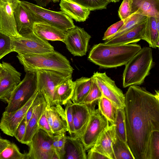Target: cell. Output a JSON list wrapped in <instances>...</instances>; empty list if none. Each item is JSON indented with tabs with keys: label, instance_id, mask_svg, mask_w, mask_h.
Masks as SVG:
<instances>
[{
	"label": "cell",
	"instance_id": "6da1fadb",
	"mask_svg": "<svg viewBox=\"0 0 159 159\" xmlns=\"http://www.w3.org/2000/svg\"><path fill=\"white\" fill-rule=\"evenodd\" d=\"M127 142L135 159H145L151 133L159 131V93L132 85L124 94Z\"/></svg>",
	"mask_w": 159,
	"mask_h": 159
},
{
	"label": "cell",
	"instance_id": "7a4b0ae2",
	"mask_svg": "<svg viewBox=\"0 0 159 159\" xmlns=\"http://www.w3.org/2000/svg\"><path fill=\"white\" fill-rule=\"evenodd\" d=\"M141 48L136 43L123 45L100 43L92 48L88 59L101 68H116L125 65Z\"/></svg>",
	"mask_w": 159,
	"mask_h": 159
},
{
	"label": "cell",
	"instance_id": "3957f363",
	"mask_svg": "<svg viewBox=\"0 0 159 159\" xmlns=\"http://www.w3.org/2000/svg\"><path fill=\"white\" fill-rule=\"evenodd\" d=\"M17 57L25 72L45 70L73 73L74 70L66 57L55 50L41 54H18Z\"/></svg>",
	"mask_w": 159,
	"mask_h": 159
},
{
	"label": "cell",
	"instance_id": "277c9868",
	"mask_svg": "<svg viewBox=\"0 0 159 159\" xmlns=\"http://www.w3.org/2000/svg\"><path fill=\"white\" fill-rule=\"evenodd\" d=\"M153 64L152 48L149 47L141 48L125 65L123 87L126 88L142 84L150 74Z\"/></svg>",
	"mask_w": 159,
	"mask_h": 159
},
{
	"label": "cell",
	"instance_id": "5b68a950",
	"mask_svg": "<svg viewBox=\"0 0 159 159\" xmlns=\"http://www.w3.org/2000/svg\"><path fill=\"white\" fill-rule=\"evenodd\" d=\"M20 2L30 13L34 22L46 23L66 31L75 26L72 19L61 11L48 10L25 1Z\"/></svg>",
	"mask_w": 159,
	"mask_h": 159
},
{
	"label": "cell",
	"instance_id": "8992f818",
	"mask_svg": "<svg viewBox=\"0 0 159 159\" xmlns=\"http://www.w3.org/2000/svg\"><path fill=\"white\" fill-rule=\"evenodd\" d=\"M36 71L38 91L43 95L47 106L56 105L54 99L56 87L66 80L71 78L72 73L45 70Z\"/></svg>",
	"mask_w": 159,
	"mask_h": 159
},
{
	"label": "cell",
	"instance_id": "52a82bcc",
	"mask_svg": "<svg viewBox=\"0 0 159 159\" xmlns=\"http://www.w3.org/2000/svg\"><path fill=\"white\" fill-rule=\"evenodd\" d=\"M11 93L5 111L11 112L23 107L37 91L36 71H27Z\"/></svg>",
	"mask_w": 159,
	"mask_h": 159
},
{
	"label": "cell",
	"instance_id": "ba28073f",
	"mask_svg": "<svg viewBox=\"0 0 159 159\" xmlns=\"http://www.w3.org/2000/svg\"><path fill=\"white\" fill-rule=\"evenodd\" d=\"M12 38L13 52L18 54H41L54 51L47 40L41 39L33 32L27 36Z\"/></svg>",
	"mask_w": 159,
	"mask_h": 159
},
{
	"label": "cell",
	"instance_id": "9c48e42d",
	"mask_svg": "<svg viewBox=\"0 0 159 159\" xmlns=\"http://www.w3.org/2000/svg\"><path fill=\"white\" fill-rule=\"evenodd\" d=\"M52 138L39 129L28 145V159H58L52 146Z\"/></svg>",
	"mask_w": 159,
	"mask_h": 159
},
{
	"label": "cell",
	"instance_id": "30bf717a",
	"mask_svg": "<svg viewBox=\"0 0 159 159\" xmlns=\"http://www.w3.org/2000/svg\"><path fill=\"white\" fill-rule=\"evenodd\" d=\"M109 123L98 109L94 110L80 138L86 150L94 145L99 135L109 125Z\"/></svg>",
	"mask_w": 159,
	"mask_h": 159
},
{
	"label": "cell",
	"instance_id": "8fae6325",
	"mask_svg": "<svg viewBox=\"0 0 159 159\" xmlns=\"http://www.w3.org/2000/svg\"><path fill=\"white\" fill-rule=\"evenodd\" d=\"M91 78L100 90L102 95L110 100L116 108H124L125 95L116 84L115 81L105 72H94Z\"/></svg>",
	"mask_w": 159,
	"mask_h": 159
},
{
	"label": "cell",
	"instance_id": "7c38bea8",
	"mask_svg": "<svg viewBox=\"0 0 159 159\" xmlns=\"http://www.w3.org/2000/svg\"><path fill=\"white\" fill-rule=\"evenodd\" d=\"M91 38L83 28L75 26L67 31L63 43L74 56L82 57L86 54Z\"/></svg>",
	"mask_w": 159,
	"mask_h": 159
},
{
	"label": "cell",
	"instance_id": "4fadbf2b",
	"mask_svg": "<svg viewBox=\"0 0 159 159\" xmlns=\"http://www.w3.org/2000/svg\"><path fill=\"white\" fill-rule=\"evenodd\" d=\"M2 64L0 100L7 102L11 93L21 81V74L8 63L2 61Z\"/></svg>",
	"mask_w": 159,
	"mask_h": 159
},
{
	"label": "cell",
	"instance_id": "5bb4252c",
	"mask_svg": "<svg viewBox=\"0 0 159 159\" xmlns=\"http://www.w3.org/2000/svg\"><path fill=\"white\" fill-rule=\"evenodd\" d=\"M19 0H0V30L13 38L20 36L16 29L14 12Z\"/></svg>",
	"mask_w": 159,
	"mask_h": 159
},
{
	"label": "cell",
	"instance_id": "9a60e30c",
	"mask_svg": "<svg viewBox=\"0 0 159 159\" xmlns=\"http://www.w3.org/2000/svg\"><path fill=\"white\" fill-rule=\"evenodd\" d=\"M38 93V91L36 92L25 105L19 109L11 112H3L0 121V129L4 134L14 136L16 128L26 116Z\"/></svg>",
	"mask_w": 159,
	"mask_h": 159
},
{
	"label": "cell",
	"instance_id": "2e32d148",
	"mask_svg": "<svg viewBox=\"0 0 159 159\" xmlns=\"http://www.w3.org/2000/svg\"><path fill=\"white\" fill-rule=\"evenodd\" d=\"M96 104L72 103L75 130L74 137L80 139L94 110Z\"/></svg>",
	"mask_w": 159,
	"mask_h": 159
},
{
	"label": "cell",
	"instance_id": "e0dca14e",
	"mask_svg": "<svg viewBox=\"0 0 159 159\" xmlns=\"http://www.w3.org/2000/svg\"><path fill=\"white\" fill-rule=\"evenodd\" d=\"M116 135L115 125L110 124L101 134L91 148L105 155L109 159H115L112 145Z\"/></svg>",
	"mask_w": 159,
	"mask_h": 159
},
{
	"label": "cell",
	"instance_id": "ac0fdd59",
	"mask_svg": "<svg viewBox=\"0 0 159 159\" xmlns=\"http://www.w3.org/2000/svg\"><path fill=\"white\" fill-rule=\"evenodd\" d=\"M14 14L16 30L20 36H27L33 33L34 22L30 13L20 2L15 9Z\"/></svg>",
	"mask_w": 159,
	"mask_h": 159
},
{
	"label": "cell",
	"instance_id": "d6986e66",
	"mask_svg": "<svg viewBox=\"0 0 159 159\" xmlns=\"http://www.w3.org/2000/svg\"><path fill=\"white\" fill-rule=\"evenodd\" d=\"M33 31L36 35L43 40L59 41L64 42L67 31L46 23L35 22Z\"/></svg>",
	"mask_w": 159,
	"mask_h": 159
},
{
	"label": "cell",
	"instance_id": "ffe728a7",
	"mask_svg": "<svg viewBox=\"0 0 159 159\" xmlns=\"http://www.w3.org/2000/svg\"><path fill=\"white\" fill-rule=\"evenodd\" d=\"M146 20L120 35L105 41L104 43L107 45H123L138 42L142 39Z\"/></svg>",
	"mask_w": 159,
	"mask_h": 159
},
{
	"label": "cell",
	"instance_id": "44dd1931",
	"mask_svg": "<svg viewBox=\"0 0 159 159\" xmlns=\"http://www.w3.org/2000/svg\"><path fill=\"white\" fill-rule=\"evenodd\" d=\"M61 11L77 22H84L88 19L90 11L72 0H61Z\"/></svg>",
	"mask_w": 159,
	"mask_h": 159
},
{
	"label": "cell",
	"instance_id": "7402d4cb",
	"mask_svg": "<svg viewBox=\"0 0 159 159\" xmlns=\"http://www.w3.org/2000/svg\"><path fill=\"white\" fill-rule=\"evenodd\" d=\"M86 151L80 139L66 135L63 159H87Z\"/></svg>",
	"mask_w": 159,
	"mask_h": 159
},
{
	"label": "cell",
	"instance_id": "603a6c76",
	"mask_svg": "<svg viewBox=\"0 0 159 159\" xmlns=\"http://www.w3.org/2000/svg\"><path fill=\"white\" fill-rule=\"evenodd\" d=\"M47 106L44 99L35 108L32 116L26 124L25 133L21 143L28 145L34 135L38 129L39 119L45 111Z\"/></svg>",
	"mask_w": 159,
	"mask_h": 159
},
{
	"label": "cell",
	"instance_id": "cb8c5ba5",
	"mask_svg": "<svg viewBox=\"0 0 159 159\" xmlns=\"http://www.w3.org/2000/svg\"><path fill=\"white\" fill-rule=\"evenodd\" d=\"M159 18V0H132L131 13Z\"/></svg>",
	"mask_w": 159,
	"mask_h": 159
},
{
	"label": "cell",
	"instance_id": "d4e9b609",
	"mask_svg": "<svg viewBox=\"0 0 159 159\" xmlns=\"http://www.w3.org/2000/svg\"><path fill=\"white\" fill-rule=\"evenodd\" d=\"M49 107L52 116V130L54 135L65 134L68 130L65 109L59 104Z\"/></svg>",
	"mask_w": 159,
	"mask_h": 159
},
{
	"label": "cell",
	"instance_id": "484cf974",
	"mask_svg": "<svg viewBox=\"0 0 159 159\" xmlns=\"http://www.w3.org/2000/svg\"><path fill=\"white\" fill-rule=\"evenodd\" d=\"M75 83L71 78L59 84L55 89L54 99L56 105H65L71 100L74 92Z\"/></svg>",
	"mask_w": 159,
	"mask_h": 159
},
{
	"label": "cell",
	"instance_id": "4316f807",
	"mask_svg": "<svg viewBox=\"0 0 159 159\" xmlns=\"http://www.w3.org/2000/svg\"><path fill=\"white\" fill-rule=\"evenodd\" d=\"M156 18L147 17L143 30L142 39L147 42L152 48L159 46V31L156 26Z\"/></svg>",
	"mask_w": 159,
	"mask_h": 159
},
{
	"label": "cell",
	"instance_id": "83f0119b",
	"mask_svg": "<svg viewBox=\"0 0 159 159\" xmlns=\"http://www.w3.org/2000/svg\"><path fill=\"white\" fill-rule=\"evenodd\" d=\"M75 82V88L71 100L74 103H82L90 89L91 78L83 77Z\"/></svg>",
	"mask_w": 159,
	"mask_h": 159
},
{
	"label": "cell",
	"instance_id": "f1b7e54d",
	"mask_svg": "<svg viewBox=\"0 0 159 159\" xmlns=\"http://www.w3.org/2000/svg\"><path fill=\"white\" fill-rule=\"evenodd\" d=\"M98 109L108 121L110 124H114L116 108L112 102L102 95L98 101Z\"/></svg>",
	"mask_w": 159,
	"mask_h": 159
},
{
	"label": "cell",
	"instance_id": "f546056e",
	"mask_svg": "<svg viewBox=\"0 0 159 159\" xmlns=\"http://www.w3.org/2000/svg\"><path fill=\"white\" fill-rule=\"evenodd\" d=\"M112 149L115 159H135L127 143L120 139L116 135Z\"/></svg>",
	"mask_w": 159,
	"mask_h": 159
},
{
	"label": "cell",
	"instance_id": "4dcf8cb0",
	"mask_svg": "<svg viewBox=\"0 0 159 159\" xmlns=\"http://www.w3.org/2000/svg\"><path fill=\"white\" fill-rule=\"evenodd\" d=\"M114 125L116 135L120 139L127 143L124 108H116Z\"/></svg>",
	"mask_w": 159,
	"mask_h": 159
},
{
	"label": "cell",
	"instance_id": "1f68e13d",
	"mask_svg": "<svg viewBox=\"0 0 159 159\" xmlns=\"http://www.w3.org/2000/svg\"><path fill=\"white\" fill-rule=\"evenodd\" d=\"M147 17L134 12L125 19V23L118 31L110 39L116 37L145 21Z\"/></svg>",
	"mask_w": 159,
	"mask_h": 159
},
{
	"label": "cell",
	"instance_id": "d6a6232c",
	"mask_svg": "<svg viewBox=\"0 0 159 159\" xmlns=\"http://www.w3.org/2000/svg\"><path fill=\"white\" fill-rule=\"evenodd\" d=\"M145 159H159V131L151 134Z\"/></svg>",
	"mask_w": 159,
	"mask_h": 159
},
{
	"label": "cell",
	"instance_id": "836d02e7",
	"mask_svg": "<svg viewBox=\"0 0 159 159\" xmlns=\"http://www.w3.org/2000/svg\"><path fill=\"white\" fill-rule=\"evenodd\" d=\"M0 159H28V158L27 153H21L16 144L10 142L0 154Z\"/></svg>",
	"mask_w": 159,
	"mask_h": 159
},
{
	"label": "cell",
	"instance_id": "e575fe53",
	"mask_svg": "<svg viewBox=\"0 0 159 159\" xmlns=\"http://www.w3.org/2000/svg\"><path fill=\"white\" fill-rule=\"evenodd\" d=\"M89 9L90 11L107 8L111 2L109 0H72Z\"/></svg>",
	"mask_w": 159,
	"mask_h": 159
},
{
	"label": "cell",
	"instance_id": "d590c367",
	"mask_svg": "<svg viewBox=\"0 0 159 159\" xmlns=\"http://www.w3.org/2000/svg\"><path fill=\"white\" fill-rule=\"evenodd\" d=\"M65 134L54 135L52 146L58 159H63L65 154Z\"/></svg>",
	"mask_w": 159,
	"mask_h": 159
},
{
	"label": "cell",
	"instance_id": "8d00e7d4",
	"mask_svg": "<svg viewBox=\"0 0 159 159\" xmlns=\"http://www.w3.org/2000/svg\"><path fill=\"white\" fill-rule=\"evenodd\" d=\"M12 52V37L0 30V60Z\"/></svg>",
	"mask_w": 159,
	"mask_h": 159
},
{
	"label": "cell",
	"instance_id": "74e56055",
	"mask_svg": "<svg viewBox=\"0 0 159 159\" xmlns=\"http://www.w3.org/2000/svg\"><path fill=\"white\" fill-rule=\"evenodd\" d=\"M91 78L90 89L82 103L97 104L98 101L102 96V94L93 80Z\"/></svg>",
	"mask_w": 159,
	"mask_h": 159
},
{
	"label": "cell",
	"instance_id": "f35d334b",
	"mask_svg": "<svg viewBox=\"0 0 159 159\" xmlns=\"http://www.w3.org/2000/svg\"><path fill=\"white\" fill-rule=\"evenodd\" d=\"M72 102L69 101L65 105L67 121L68 132L70 136H73L75 134V130L73 124V116L72 108Z\"/></svg>",
	"mask_w": 159,
	"mask_h": 159
},
{
	"label": "cell",
	"instance_id": "ab89813d",
	"mask_svg": "<svg viewBox=\"0 0 159 159\" xmlns=\"http://www.w3.org/2000/svg\"><path fill=\"white\" fill-rule=\"evenodd\" d=\"M132 0H123L118 10V14L121 20H125L132 14Z\"/></svg>",
	"mask_w": 159,
	"mask_h": 159
},
{
	"label": "cell",
	"instance_id": "60d3db41",
	"mask_svg": "<svg viewBox=\"0 0 159 159\" xmlns=\"http://www.w3.org/2000/svg\"><path fill=\"white\" fill-rule=\"evenodd\" d=\"M125 21V19L121 20L109 27L104 33L102 40L106 41L110 39L120 29L124 24Z\"/></svg>",
	"mask_w": 159,
	"mask_h": 159
},
{
	"label": "cell",
	"instance_id": "b9f144b4",
	"mask_svg": "<svg viewBox=\"0 0 159 159\" xmlns=\"http://www.w3.org/2000/svg\"><path fill=\"white\" fill-rule=\"evenodd\" d=\"M26 124L25 116L17 126L15 132L14 136L21 143L25 133Z\"/></svg>",
	"mask_w": 159,
	"mask_h": 159
},
{
	"label": "cell",
	"instance_id": "7bdbcfd3",
	"mask_svg": "<svg viewBox=\"0 0 159 159\" xmlns=\"http://www.w3.org/2000/svg\"><path fill=\"white\" fill-rule=\"evenodd\" d=\"M39 129L43 130L52 138L54 135L47 120L45 110L39 119L38 124Z\"/></svg>",
	"mask_w": 159,
	"mask_h": 159
},
{
	"label": "cell",
	"instance_id": "ee69618b",
	"mask_svg": "<svg viewBox=\"0 0 159 159\" xmlns=\"http://www.w3.org/2000/svg\"><path fill=\"white\" fill-rule=\"evenodd\" d=\"M88 159H109L105 155L90 148L87 155Z\"/></svg>",
	"mask_w": 159,
	"mask_h": 159
},
{
	"label": "cell",
	"instance_id": "f6af8a7d",
	"mask_svg": "<svg viewBox=\"0 0 159 159\" xmlns=\"http://www.w3.org/2000/svg\"><path fill=\"white\" fill-rule=\"evenodd\" d=\"M10 142L8 140L0 138V154Z\"/></svg>",
	"mask_w": 159,
	"mask_h": 159
},
{
	"label": "cell",
	"instance_id": "bcb514c9",
	"mask_svg": "<svg viewBox=\"0 0 159 159\" xmlns=\"http://www.w3.org/2000/svg\"><path fill=\"white\" fill-rule=\"evenodd\" d=\"M156 26L158 30L159 31V18H156Z\"/></svg>",
	"mask_w": 159,
	"mask_h": 159
},
{
	"label": "cell",
	"instance_id": "7dc6e473",
	"mask_svg": "<svg viewBox=\"0 0 159 159\" xmlns=\"http://www.w3.org/2000/svg\"><path fill=\"white\" fill-rule=\"evenodd\" d=\"M2 64L0 63V79L1 77L2 71Z\"/></svg>",
	"mask_w": 159,
	"mask_h": 159
},
{
	"label": "cell",
	"instance_id": "c3c4849f",
	"mask_svg": "<svg viewBox=\"0 0 159 159\" xmlns=\"http://www.w3.org/2000/svg\"><path fill=\"white\" fill-rule=\"evenodd\" d=\"M111 2H119L120 0H109Z\"/></svg>",
	"mask_w": 159,
	"mask_h": 159
},
{
	"label": "cell",
	"instance_id": "681fc988",
	"mask_svg": "<svg viewBox=\"0 0 159 159\" xmlns=\"http://www.w3.org/2000/svg\"><path fill=\"white\" fill-rule=\"evenodd\" d=\"M54 2H59L60 0H51Z\"/></svg>",
	"mask_w": 159,
	"mask_h": 159
},
{
	"label": "cell",
	"instance_id": "f907efd6",
	"mask_svg": "<svg viewBox=\"0 0 159 159\" xmlns=\"http://www.w3.org/2000/svg\"><path fill=\"white\" fill-rule=\"evenodd\" d=\"M0 138H1V135H0Z\"/></svg>",
	"mask_w": 159,
	"mask_h": 159
},
{
	"label": "cell",
	"instance_id": "816d5d0a",
	"mask_svg": "<svg viewBox=\"0 0 159 159\" xmlns=\"http://www.w3.org/2000/svg\"></svg>",
	"mask_w": 159,
	"mask_h": 159
}]
</instances>
